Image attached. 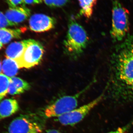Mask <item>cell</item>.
Instances as JSON below:
<instances>
[{
	"label": "cell",
	"mask_w": 133,
	"mask_h": 133,
	"mask_svg": "<svg viewBox=\"0 0 133 133\" xmlns=\"http://www.w3.org/2000/svg\"><path fill=\"white\" fill-rule=\"evenodd\" d=\"M112 81L133 93V38L126 40L115 54L112 65Z\"/></svg>",
	"instance_id": "1"
},
{
	"label": "cell",
	"mask_w": 133,
	"mask_h": 133,
	"mask_svg": "<svg viewBox=\"0 0 133 133\" xmlns=\"http://www.w3.org/2000/svg\"><path fill=\"white\" fill-rule=\"evenodd\" d=\"M88 41V36L84 28L75 20L71 19L63 42L65 54L72 59H77L85 49Z\"/></svg>",
	"instance_id": "2"
},
{
	"label": "cell",
	"mask_w": 133,
	"mask_h": 133,
	"mask_svg": "<svg viewBox=\"0 0 133 133\" xmlns=\"http://www.w3.org/2000/svg\"><path fill=\"white\" fill-rule=\"evenodd\" d=\"M112 27L111 35L115 42L124 40L129 29V13L119 0H112Z\"/></svg>",
	"instance_id": "3"
},
{
	"label": "cell",
	"mask_w": 133,
	"mask_h": 133,
	"mask_svg": "<svg viewBox=\"0 0 133 133\" xmlns=\"http://www.w3.org/2000/svg\"><path fill=\"white\" fill-rule=\"evenodd\" d=\"M44 52V49L41 43L29 39V42L21 56L15 60L19 68H31L41 62Z\"/></svg>",
	"instance_id": "4"
},
{
	"label": "cell",
	"mask_w": 133,
	"mask_h": 133,
	"mask_svg": "<svg viewBox=\"0 0 133 133\" xmlns=\"http://www.w3.org/2000/svg\"><path fill=\"white\" fill-rule=\"evenodd\" d=\"M85 89L74 95L64 96L48 106L44 111L48 118L58 117L76 109L78 105V98Z\"/></svg>",
	"instance_id": "5"
},
{
	"label": "cell",
	"mask_w": 133,
	"mask_h": 133,
	"mask_svg": "<svg viewBox=\"0 0 133 133\" xmlns=\"http://www.w3.org/2000/svg\"><path fill=\"white\" fill-rule=\"evenodd\" d=\"M103 95H100L88 104L76 108L66 114L58 117V120L64 125H73L83 120V119L101 100Z\"/></svg>",
	"instance_id": "6"
},
{
	"label": "cell",
	"mask_w": 133,
	"mask_h": 133,
	"mask_svg": "<svg viewBox=\"0 0 133 133\" xmlns=\"http://www.w3.org/2000/svg\"><path fill=\"white\" fill-rule=\"evenodd\" d=\"M9 133H42V128L29 117L22 115L12 121L8 128Z\"/></svg>",
	"instance_id": "7"
},
{
	"label": "cell",
	"mask_w": 133,
	"mask_h": 133,
	"mask_svg": "<svg viewBox=\"0 0 133 133\" xmlns=\"http://www.w3.org/2000/svg\"><path fill=\"white\" fill-rule=\"evenodd\" d=\"M56 22L54 17L43 14H35L30 17L29 24L32 31L42 32L54 28Z\"/></svg>",
	"instance_id": "8"
},
{
	"label": "cell",
	"mask_w": 133,
	"mask_h": 133,
	"mask_svg": "<svg viewBox=\"0 0 133 133\" xmlns=\"http://www.w3.org/2000/svg\"><path fill=\"white\" fill-rule=\"evenodd\" d=\"M30 10L23 5L9 7L5 14L6 18L16 25L24 21L30 16Z\"/></svg>",
	"instance_id": "9"
},
{
	"label": "cell",
	"mask_w": 133,
	"mask_h": 133,
	"mask_svg": "<svg viewBox=\"0 0 133 133\" xmlns=\"http://www.w3.org/2000/svg\"><path fill=\"white\" fill-rule=\"evenodd\" d=\"M18 102L14 99H7L0 102V119L13 115L19 110Z\"/></svg>",
	"instance_id": "10"
},
{
	"label": "cell",
	"mask_w": 133,
	"mask_h": 133,
	"mask_svg": "<svg viewBox=\"0 0 133 133\" xmlns=\"http://www.w3.org/2000/svg\"><path fill=\"white\" fill-rule=\"evenodd\" d=\"M8 93L11 95H19L28 91L31 87L30 84L20 78L10 77Z\"/></svg>",
	"instance_id": "11"
},
{
	"label": "cell",
	"mask_w": 133,
	"mask_h": 133,
	"mask_svg": "<svg viewBox=\"0 0 133 133\" xmlns=\"http://www.w3.org/2000/svg\"><path fill=\"white\" fill-rule=\"evenodd\" d=\"M29 39L11 43L6 50V56L7 58L15 60L20 57L29 42Z\"/></svg>",
	"instance_id": "12"
},
{
	"label": "cell",
	"mask_w": 133,
	"mask_h": 133,
	"mask_svg": "<svg viewBox=\"0 0 133 133\" xmlns=\"http://www.w3.org/2000/svg\"><path fill=\"white\" fill-rule=\"evenodd\" d=\"M24 29H7L4 28L0 29V42L3 44L9 42L13 38H20Z\"/></svg>",
	"instance_id": "13"
},
{
	"label": "cell",
	"mask_w": 133,
	"mask_h": 133,
	"mask_svg": "<svg viewBox=\"0 0 133 133\" xmlns=\"http://www.w3.org/2000/svg\"><path fill=\"white\" fill-rule=\"evenodd\" d=\"M78 1L81 8L79 14L88 19L91 18L97 0H78Z\"/></svg>",
	"instance_id": "14"
},
{
	"label": "cell",
	"mask_w": 133,
	"mask_h": 133,
	"mask_svg": "<svg viewBox=\"0 0 133 133\" xmlns=\"http://www.w3.org/2000/svg\"><path fill=\"white\" fill-rule=\"evenodd\" d=\"M19 67L15 60L7 58L4 60L2 70L5 75L9 77H14L18 72Z\"/></svg>",
	"instance_id": "15"
},
{
	"label": "cell",
	"mask_w": 133,
	"mask_h": 133,
	"mask_svg": "<svg viewBox=\"0 0 133 133\" xmlns=\"http://www.w3.org/2000/svg\"><path fill=\"white\" fill-rule=\"evenodd\" d=\"M11 78L5 74H0V102L8 93Z\"/></svg>",
	"instance_id": "16"
},
{
	"label": "cell",
	"mask_w": 133,
	"mask_h": 133,
	"mask_svg": "<svg viewBox=\"0 0 133 133\" xmlns=\"http://www.w3.org/2000/svg\"><path fill=\"white\" fill-rule=\"evenodd\" d=\"M16 26L6 18L5 14L0 11V29L9 26Z\"/></svg>",
	"instance_id": "17"
},
{
	"label": "cell",
	"mask_w": 133,
	"mask_h": 133,
	"mask_svg": "<svg viewBox=\"0 0 133 133\" xmlns=\"http://www.w3.org/2000/svg\"><path fill=\"white\" fill-rule=\"evenodd\" d=\"M7 3L8 4L9 7H15L20 6L22 3H24L23 0H6Z\"/></svg>",
	"instance_id": "18"
},
{
	"label": "cell",
	"mask_w": 133,
	"mask_h": 133,
	"mask_svg": "<svg viewBox=\"0 0 133 133\" xmlns=\"http://www.w3.org/2000/svg\"><path fill=\"white\" fill-rule=\"evenodd\" d=\"M131 126V124H128L122 127L119 128L115 131L108 133H127Z\"/></svg>",
	"instance_id": "19"
},
{
	"label": "cell",
	"mask_w": 133,
	"mask_h": 133,
	"mask_svg": "<svg viewBox=\"0 0 133 133\" xmlns=\"http://www.w3.org/2000/svg\"><path fill=\"white\" fill-rule=\"evenodd\" d=\"M69 0H56L54 7H59L63 6L69 2Z\"/></svg>",
	"instance_id": "20"
},
{
	"label": "cell",
	"mask_w": 133,
	"mask_h": 133,
	"mask_svg": "<svg viewBox=\"0 0 133 133\" xmlns=\"http://www.w3.org/2000/svg\"><path fill=\"white\" fill-rule=\"evenodd\" d=\"M56 1V0H43L46 5L52 7H54Z\"/></svg>",
	"instance_id": "21"
},
{
	"label": "cell",
	"mask_w": 133,
	"mask_h": 133,
	"mask_svg": "<svg viewBox=\"0 0 133 133\" xmlns=\"http://www.w3.org/2000/svg\"><path fill=\"white\" fill-rule=\"evenodd\" d=\"M24 3L27 4H38L42 3L40 0H23Z\"/></svg>",
	"instance_id": "22"
},
{
	"label": "cell",
	"mask_w": 133,
	"mask_h": 133,
	"mask_svg": "<svg viewBox=\"0 0 133 133\" xmlns=\"http://www.w3.org/2000/svg\"><path fill=\"white\" fill-rule=\"evenodd\" d=\"M44 133H61L59 131L56 129H49L45 131Z\"/></svg>",
	"instance_id": "23"
},
{
	"label": "cell",
	"mask_w": 133,
	"mask_h": 133,
	"mask_svg": "<svg viewBox=\"0 0 133 133\" xmlns=\"http://www.w3.org/2000/svg\"><path fill=\"white\" fill-rule=\"evenodd\" d=\"M2 71V66L1 64V62H0V74H1V72Z\"/></svg>",
	"instance_id": "24"
},
{
	"label": "cell",
	"mask_w": 133,
	"mask_h": 133,
	"mask_svg": "<svg viewBox=\"0 0 133 133\" xmlns=\"http://www.w3.org/2000/svg\"><path fill=\"white\" fill-rule=\"evenodd\" d=\"M3 46V44L0 42V49H1Z\"/></svg>",
	"instance_id": "25"
},
{
	"label": "cell",
	"mask_w": 133,
	"mask_h": 133,
	"mask_svg": "<svg viewBox=\"0 0 133 133\" xmlns=\"http://www.w3.org/2000/svg\"><path fill=\"white\" fill-rule=\"evenodd\" d=\"M40 1L41 2H42V1H43V0H40Z\"/></svg>",
	"instance_id": "26"
}]
</instances>
